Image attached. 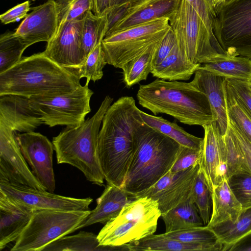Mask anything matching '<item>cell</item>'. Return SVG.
Returning a JSON list of instances; mask_svg holds the SVG:
<instances>
[{
    "instance_id": "obj_1",
    "label": "cell",
    "mask_w": 251,
    "mask_h": 251,
    "mask_svg": "<svg viewBox=\"0 0 251 251\" xmlns=\"http://www.w3.org/2000/svg\"><path fill=\"white\" fill-rule=\"evenodd\" d=\"M143 122L132 97H122L109 107L98 139L99 159L105 177L126 176L133 153L134 135Z\"/></svg>"
},
{
    "instance_id": "obj_2",
    "label": "cell",
    "mask_w": 251,
    "mask_h": 251,
    "mask_svg": "<svg viewBox=\"0 0 251 251\" xmlns=\"http://www.w3.org/2000/svg\"><path fill=\"white\" fill-rule=\"evenodd\" d=\"M73 69L58 65L44 51L22 58L0 74V96L47 97L74 91L81 85Z\"/></svg>"
},
{
    "instance_id": "obj_3",
    "label": "cell",
    "mask_w": 251,
    "mask_h": 251,
    "mask_svg": "<svg viewBox=\"0 0 251 251\" xmlns=\"http://www.w3.org/2000/svg\"><path fill=\"white\" fill-rule=\"evenodd\" d=\"M138 103L154 115H169L184 124L201 126L216 121L207 96L191 82L166 81L157 78L140 85Z\"/></svg>"
},
{
    "instance_id": "obj_4",
    "label": "cell",
    "mask_w": 251,
    "mask_h": 251,
    "mask_svg": "<svg viewBox=\"0 0 251 251\" xmlns=\"http://www.w3.org/2000/svg\"><path fill=\"white\" fill-rule=\"evenodd\" d=\"M181 145L143 122L134 138V150L121 188L133 196L152 186L173 166Z\"/></svg>"
},
{
    "instance_id": "obj_5",
    "label": "cell",
    "mask_w": 251,
    "mask_h": 251,
    "mask_svg": "<svg viewBox=\"0 0 251 251\" xmlns=\"http://www.w3.org/2000/svg\"><path fill=\"white\" fill-rule=\"evenodd\" d=\"M113 99L106 96L98 110L80 125L67 127L53 138L58 164H68L81 171L87 180L103 186L104 176L98 156L100 126Z\"/></svg>"
},
{
    "instance_id": "obj_6",
    "label": "cell",
    "mask_w": 251,
    "mask_h": 251,
    "mask_svg": "<svg viewBox=\"0 0 251 251\" xmlns=\"http://www.w3.org/2000/svg\"><path fill=\"white\" fill-rule=\"evenodd\" d=\"M179 51L188 63L204 64L229 57L212 41L204 23L186 0L169 18Z\"/></svg>"
},
{
    "instance_id": "obj_7",
    "label": "cell",
    "mask_w": 251,
    "mask_h": 251,
    "mask_svg": "<svg viewBox=\"0 0 251 251\" xmlns=\"http://www.w3.org/2000/svg\"><path fill=\"white\" fill-rule=\"evenodd\" d=\"M160 216L157 201L146 197L136 198L105 223L97 235L100 244L121 246L153 234Z\"/></svg>"
},
{
    "instance_id": "obj_8",
    "label": "cell",
    "mask_w": 251,
    "mask_h": 251,
    "mask_svg": "<svg viewBox=\"0 0 251 251\" xmlns=\"http://www.w3.org/2000/svg\"><path fill=\"white\" fill-rule=\"evenodd\" d=\"M91 212L62 210H35L11 251H42L49 244L76 231Z\"/></svg>"
},
{
    "instance_id": "obj_9",
    "label": "cell",
    "mask_w": 251,
    "mask_h": 251,
    "mask_svg": "<svg viewBox=\"0 0 251 251\" xmlns=\"http://www.w3.org/2000/svg\"><path fill=\"white\" fill-rule=\"evenodd\" d=\"M171 28L169 19L162 18L106 35L102 47L107 63L122 69L162 40Z\"/></svg>"
},
{
    "instance_id": "obj_10",
    "label": "cell",
    "mask_w": 251,
    "mask_h": 251,
    "mask_svg": "<svg viewBox=\"0 0 251 251\" xmlns=\"http://www.w3.org/2000/svg\"><path fill=\"white\" fill-rule=\"evenodd\" d=\"M213 31L229 57L251 58V0L226 1L216 14Z\"/></svg>"
},
{
    "instance_id": "obj_11",
    "label": "cell",
    "mask_w": 251,
    "mask_h": 251,
    "mask_svg": "<svg viewBox=\"0 0 251 251\" xmlns=\"http://www.w3.org/2000/svg\"><path fill=\"white\" fill-rule=\"evenodd\" d=\"M93 94L85 84L70 93L29 100L44 124L50 127H73L85 121L86 116L91 111L90 100Z\"/></svg>"
},
{
    "instance_id": "obj_12",
    "label": "cell",
    "mask_w": 251,
    "mask_h": 251,
    "mask_svg": "<svg viewBox=\"0 0 251 251\" xmlns=\"http://www.w3.org/2000/svg\"><path fill=\"white\" fill-rule=\"evenodd\" d=\"M200 169L197 164L185 170L169 171L154 185L134 197H148L157 201L161 215L190 199Z\"/></svg>"
},
{
    "instance_id": "obj_13",
    "label": "cell",
    "mask_w": 251,
    "mask_h": 251,
    "mask_svg": "<svg viewBox=\"0 0 251 251\" xmlns=\"http://www.w3.org/2000/svg\"><path fill=\"white\" fill-rule=\"evenodd\" d=\"M15 133L0 124V181L46 190L28 166Z\"/></svg>"
},
{
    "instance_id": "obj_14",
    "label": "cell",
    "mask_w": 251,
    "mask_h": 251,
    "mask_svg": "<svg viewBox=\"0 0 251 251\" xmlns=\"http://www.w3.org/2000/svg\"><path fill=\"white\" fill-rule=\"evenodd\" d=\"M0 191L34 210H88L89 205L93 201V199L90 197L78 199L63 196L47 190H42L5 181H0Z\"/></svg>"
},
{
    "instance_id": "obj_15",
    "label": "cell",
    "mask_w": 251,
    "mask_h": 251,
    "mask_svg": "<svg viewBox=\"0 0 251 251\" xmlns=\"http://www.w3.org/2000/svg\"><path fill=\"white\" fill-rule=\"evenodd\" d=\"M16 138L34 175L47 191L53 193L55 180L52 143L45 135L34 131L17 133Z\"/></svg>"
},
{
    "instance_id": "obj_16",
    "label": "cell",
    "mask_w": 251,
    "mask_h": 251,
    "mask_svg": "<svg viewBox=\"0 0 251 251\" xmlns=\"http://www.w3.org/2000/svg\"><path fill=\"white\" fill-rule=\"evenodd\" d=\"M84 16L65 23L47 43L45 54L61 66L75 69L84 62L81 37Z\"/></svg>"
},
{
    "instance_id": "obj_17",
    "label": "cell",
    "mask_w": 251,
    "mask_h": 251,
    "mask_svg": "<svg viewBox=\"0 0 251 251\" xmlns=\"http://www.w3.org/2000/svg\"><path fill=\"white\" fill-rule=\"evenodd\" d=\"M203 142L199 162L200 171L205 178L211 193L225 179H227L224 136L215 123L203 126Z\"/></svg>"
},
{
    "instance_id": "obj_18",
    "label": "cell",
    "mask_w": 251,
    "mask_h": 251,
    "mask_svg": "<svg viewBox=\"0 0 251 251\" xmlns=\"http://www.w3.org/2000/svg\"><path fill=\"white\" fill-rule=\"evenodd\" d=\"M58 26L56 2L50 0L32 8L14 33L28 48L38 42H49L56 33Z\"/></svg>"
},
{
    "instance_id": "obj_19",
    "label": "cell",
    "mask_w": 251,
    "mask_h": 251,
    "mask_svg": "<svg viewBox=\"0 0 251 251\" xmlns=\"http://www.w3.org/2000/svg\"><path fill=\"white\" fill-rule=\"evenodd\" d=\"M0 124L24 133L34 131L44 123L28 98L6 95L0 96Z\"/></svg>"
},
{
    "instance_id": "obj_20",
    "label": "cell",
    "mask_w": 251,
    "mask_h": 251,
    "mask_svg": "<svg viewBox=\"0 0 251 251\" xmlns=\"http://www.w3.org/2000/svg\"><path fill=\"white\" fill-rule=\"evenodd\" d=\"M226 78L215 75L201 66L194 74L192 84L207 97L216 118L215 124L224 136L228 128V114L225 97Z\"/></svg>"
},
{
    "instance_id": "obj_21",
    "label": "cell",
    "mask_w": 251,
    "mask_h": 251,
    "mask_svg": "<svg viewBox=\"0 0 251 251\" xmlns=\"http://www.w3.org/2000/svg\"><path fill=\"white\" fill-rule=\"evenodd\" d=\"M180 1L181 0H131L124 17L106 35L162 18L169 19L177 10Z\"/></svg>"
},
{
    "instance_id": "obj_22",
    "label": "cell",
    "mask_w": 251,
    "mask_h": 251,
    "mask_svg": "<svg viewBox=\"0 0 251 251\" xmlns=\"http://www.w3.org/2000/svg\"><path fill=\"white\" fill-rule=\"evenodd\" d=\"M34 211L0 191V250L17 240Z\"/></svg>"
},
{
    "instance_id": "obj_23",
    "label": "cell",
    "mask_w": 251,
    "mask_h": 251,
    "mask_svg": "<svg viewBox=\"0 0 251 251\" xmlns=\"http://www.w3.org/2000/svg\"><path fill=\"white\" fill-rule=\"evenodd\" d=\"M135 199L121 188L107 184L102 194L97 199L96 208L91 211L76 230L97 223H106L117 216L126 204Z\"/></svg>"
},
{
    "instance_id": "obj_24",
    "label": "cell",
    "mask_w": 251,
    "mask_h": 251,
    "mask_svg": "<svg viewBox=\"0 0 251 251\" xmlns=\"http://www.w3.org/2000/svg\"><path fill=\"white\" fill-rule=\"evenodd\" d=\"M212 211L206 225L213 228L226 223H235L243 209L228 184L227 179L222 181L211 192Z\"/></svg>"
},
{
    "instance_id": "obj_25",
    "label": "cell",
    "mask_w": 251,
    "mask_h": 251,
    "mask_svg": "<svg viewBox=\"0 0 251 251\" xmlns=\"http://www.w3.org/2000/svg\"><path fill=\"white\" fill-rule=\"evenodd\" d=\"M130 251H223L220 242L212 244H190L166 236L164 234H151L128 244Z\"/></svg>"
},
{
    "instance_id": "obj_26",
    "label": "cell",
    "mask_w": 251,
    "mask_h": 251,
    "mask_svg": "<svg viewBox=\"0 0 251 251\" xmlns=\"http://www.w3.org/2000/svg\"><path fill=\"white\" fill-rule=\"evenodd\" d=\"M130 251L128 244L121 246L100 245L95 234L80 231L64 236L47 245L42 251Z\"/></svg>"
},
{
    "instance_id": "obj_27",
    "label": "cell",
    "mask_w": 251,
    "mask_h": 251,
    "mask_svg": "<svg viewBox=\"0 0 251 251\" xmlns=\"http://www.w3.org/2000/svg\"><path fill=\"white\" fill-rule=\"evenodd\" d=\"M201 65L186 62L181 55L177 44L163 61L152 68L151 74L157 78L165 80H187Z\"/></svg>"
},
{
    "instance_id": "obj_28",
    "label": "cell",
    "mask_w": 251,
    "mask_h": 251,
    "mask_svg": "<svg viewBox=\"0 0 251 251\" xmlns=\"http://www.w3.org/2000/svg\"><path fill=\"white\" fill-rule=\"evenodd\" d=\"M140 115L145 124L169 136L180 145L198 151L201 150L203 138L188 133L176 124L162 117L153 116L141 110Z\"/></svg>"
},
{
    "instance_id": "obj_29",
    "label": "cell",
    "mask_w": 251,
    "mask_h": 251,
    "mask_svg": "<svg viewBox=\"0 0 251 251\" xmlns=\"http://www.w3.org/2000/svg\"><path fill=\"white\" fill-rule=\"evenodd\" d=\"M161 217L165 225V232L204 226L191 198L162 214Z\"/></svg>"
},
{
    "instance_id": "obj_30",
    "label": "cell",
    "mask_w": 251,
    "mask_h": 251,
    "mask_svg": "<svg viewBox=\"0 0 251 251\" xmlns=\"http://www.w3.org/2000/svg\"><path fill=\"white\" fill-rule=\"evenodd\" d=\"M212 229L223 245V251H232L241 241L251 235V208L244 210L235 223H226Z\"/></svg>"
},
{
    "instance_id": "obj_31",
    "label": "cell",
    "mask_w": 251,
    "mask_h": 251,
    "mask_svg": "<svg viewBox=\"0 0 251 251\" xmlns=\"http://www.w3.org/2000/svg\"><path fill=\"white\" fill-rule=\"evenodd\" d=\"M202 64V68L226 78L251 81V58L242 56L227 57Z\"/></svg>"
},
{
    "instance_id": "obj_32",
    "label": "cell",
    "mask_w": 251,
    "mask_h": 251,
    "mask_svg": "<svg viewBox=\"0 0 251 251\" xmlns=\"http://www.w3.org/2000/svg\"><path fill=\"white\" fill-rule=\"evenodd\" d=\"M107 24L106 13L97 15L92 11H89L85 14L81 37V50L84 61L93 49L102 42L106 35Z\"/></svg>"
},
{
    "instance_id": "obj_33",
    "label": "cell",
    "mask_w": 251,
    "mask_h": 251,
    "mask_svg": "<svg viewBox=\"0 0 251 251\" xmlns=\"http://www.w3.org/2000/svg\"><path fill=\"white\" fill-rule=\"evenodd\" d=\"M161 41L151 46L122 68L123 81L127 87L129 88L147 78L149 74L151 73L154 53Z\"/></svg>"
},
{
    "instance_id": "obj_34",
    "label": "cell",
    "mask_w": 251,
    "mask_h": 251,
    "mask_svg": "<svg viewBox=\"0 0 251 251\" xmlns=\"http://www.w3.org/2000/svg\"><path fill=\"white\" fill-rule=\"evenodd\" d=\"M225 91L228 118L251 141V116L234 95L226 79L225 83Z\"/></svg>"
},
{
    "instance_id": "obj_35",
    "label": "cell",
    "mask_w": 251,
    "mask_h": 251,
    "mask_svg": "<svg viewBox=\"0 0 251 251\" xmlns=\"http://www.w3.org/2000/svg\"><path fill=\"white\" fill-rule=\"evenodd\" d=\"M26 48L14 32H6L1 34L0 36V74L19 62Z\"/></svg>"
},
{
    "instance_id": "obj_36",
    "label": "cell",
    "mask_w": 251,
    "mask_h": 251,
    "mask_svg": "<svg viewBox=\"0 0 251 251\" xmlns=\"http://www.w3.org/2000/svg\"><path fill=\"white\" fill-rule=\"evenodd\" d=\"M106 64L101 42L93 49L80 66L73 70L80 79L86 78L85 84L88 85L90 81L95 82L102 77Z\"/></svg>"
},
{
    "instance_id": "obj_37",
    "label": "cell",
    "mask_w": 251,
    "mask_h": 251,
    "mask_svg": "<svg viewBox=\"0 0 251 251\" xmlns=\"http://www.w3.org/2000/svg\"><path fill=\"white\" fill-rule=\"evenodd\" d=\"M58 15L57 30L65 23L83 17L89 11L93 12L94 0H54Z\"/></svg>"
},
{
    "instance_id": "obj_38",
    "label": "cell",
    "mask_w": 251,
    "mask_h": 251,
    "mask_svg": "<svg viewBox=\"0 0 251 251\" xmlns=\"http://www.w3.org/2000/svg\"><path fill=\"white\" fill-rule=\"evenodd\" d=\"M174 239L190 244H212L220 242L213 230L204 226L163 233Z\"/></svg>"
},
{
    "instance_id": "obj_39",
    "label": "cell",
    "mask_w": 251,
    "mask_h": 251,
    "mask_svg": "<svg viewBox=\"0 0 251 251\" xmlns=\"http://www.w3.org/2000/svg\"><path fill=\"white\" fill-rule=\"evenodd\" d=\"M191 198L197 207L204 225L206 226L211 217V193L207 185L204 176L200 169Z\"/></svg>"
},
{
    "instance_id": "obj_40",
    "label": "cell",
    "mask_w": 251,
    "mask_h": 251,
    "mask_svg": "<svg viewBox=\"0 0 251 251\" xmlns=\"http://www.w3.org/2000/svg\"><path fill=\"white\" fill-rule=\"evenodd\" d=\"M227 181L243 210L251 208V174L240 171L228 177Z\"/></svg>"
},
{
    "instance_id": "obj_41",
    "label": "cell",
    "mask_w": 251,
    "mask_h": 251,
    "mask_svg": "<svg viewBox=\"0 0 251 251\" xmlns=\"http://www.w3.org/2000/svg\"><path fill=\"white\" fill-rule=\"evenodd\" d=\"M224 141L228 179L237 172L246 171L239 148L228 128L224 135Z\"/></svg>"
},
{
    "instance_id": "obj_42",
    "label": "cell",
    "mask_w": 251,
    "mask_h": 251,
    "mask_svg": "<svg viewBox=\"0 0 251 251\" xmlns=\"http://www.w3.org/2000/svg\"><path fill=\"white\" fill-rule=\"evenodd\" d=\"M186 0L193 7L204 23L213 42L216 45L221 46L213 31L216 15L212 7L213 0Z\"/></svg>"
},
{
    "instance_id": "obj_43",
    "label": "cell",
    "mask_w": 251,
    "mask_h": 251,
    "mask_svg": "<svg viewBox=\"0 0 251 251\" xmlns=\"http://www.w3.org/2000/svg\"><path fill=\"white\" fill-rule=\"evenodd\" d=\"M228 128L240 151L245 170L251 174V141L229 119Z\"/></svg>"
},
{
    "instance_id": "obj_44",
    "label": "cell",
    "mask_w": 251,
    "mask_h": 251,
    "mask_svg": "<svg viewBox=\"0 0 251 251\" xmlns=\"http://www.w3.org/2000/svg\"><path fill=\"white\" fill-rule=\"evenodd\" d=\"M201 150L198 151L186 147H181L179 154L170 170L172 172H179L199 164Z\"/></svg>"
},
{
    "instance_id": "obj_45",
    "label": "cell",
    "mask_w": 251,
    "mask_h": 251,
    "mask_svg": "<svg viewBox=\"0 0 251 251\" xmlns=\"http://www.w3.org/2000/svg\"><path fill=\"white\" fill-rule=\"evenodd\" d=\"M176 34L172 28L168 31L156 49L152 61V68L164 60L177 45Z\"/></svg>"
},
{
    "instance_id": "obj_46",
    "label": "cell",
    "mask_w": 251,
    "mask_h": 251,
    "mask_svg": "<svg viewBox=\"0 0 251 251\" xmlns=\"http://www.w3.org/2000/svg\"><path fill=\"white\" fill-rule=\"evenodd\" d=\"M234 95L251 116V90L248 82L226 78Z\"/></svg>"
},
{
    "instance_id": "obj_47",
    "label": "cell",
    "mask_w": 251,
    "mask_h": 251,
    "mask_svg": "<svg viewBox=\"0 0 251 251\" xmlns=\"http://www.w3.org/2000/svg\"><path fill=\"white\" fill-rule=\"evenodd\" d=\"M29 0L18 4L2 13L0 16L1 23L7 25L15 22L19 19L25 18L30 10Z\"/></svg>"
},
{
    "instance_id": "obj_48",
    "label": "cell",
    "mask_w": 251,
    "mask_h": 251,
    "mask_svg": "<svg viewBox=\"0 0 251 251\" xmlns=\"http://www.w3.org/2000/svg\"><path fill=\"white\" fill-rule=\"evenodd\" d=\"M130 0L115 6L105 13L108 21L107 29L105 36L110 32L114 26L124 17L129 5Z\"/></svg>"
},
{
    "instance_id": "obj_49",
    "label": "cell",
    "mask_w": 251,
    "mask_h": 251,
    "mask_svg": "<svg viewBox=\"0 0 251 251\" xmlns=\"http://www.w3.org/2000/svg\"><path fill=\"white\" fill-rule=\"evenodd\" d=\"M130 0H103L101 15L105 13L112 7Z\"/></svg>"
},
{
    "instance_id": "obj_50",
    "label": "cell",
    "mask_w": 251,
    "mask_h": 251,
    "mask_svg": "<svg viewBox=\"0 0 251 251\" xmlns=\"http://www.w3.org/2000/svg\"><path fill=\"white\" fill-rule=\"evenodd\" d=\"M103 0H94V8L93 12L97 15H100L102 13Z\"/></svg>"
},
{
    "instance_id": "obj_51",
    "label": "cell",
    "mask_w": 251,
    "mask_h": 251,
    "mask_svg": "<svg viewBox=\"0 0 251 251\" xmlns=\"http://www.w3.org/2000/svg\"><path fill=\"white\" fill-rule=\"evenodd\" d=\"M226 2V0H213L212 7L216 14L218 13L221 7Z\"/></svg>"
},
{
    "instance_id": "obj_52",
    "label": "cell",
    "mask_w": 251,
    "mask_h": 251,
    "mask_svg": "<svg viewBox=\"0 0 251 251\" xmlns=\"http://www.w3.org/2000/svg\"><path fill=\"white\" fill-rule=\"evenodd\" d=\"M233 251H251V244L244 247L236 248Z\"/></svg>"
},
{
    "instance_id": "obj_53",
    "label": "cell",
    "mask_w": 251,
    "mask_h": 251,
    "mask_svg": "<svg viewBox=\"0 0 251 251\" xmlns=\"http://www.w3.org/2000/svg\"><path fill=\"white\" fill-rule=\"evenodd\" d=\"M248 85H249V86L250 89L251 90V82H248Z\"/></svg>"
},
{
    "instance_id": "obj_54",
    "label": "cell",
    "mask_w": 251,
    "mask_h": 251,
    "mask_svg": "<svg viewBox=\"0 0 251 251\" xmlns=\"http://www.w3.org/2000/svg\"></svg>"
},
{
    "instance_id": "obj_55",
    "label": "cell",
    "mask_w": 251,
    "mask_h": 251,
    "mask_svg": "<svg viewBox=\"0 0 251 251\" xmlns=\"http://www.w3.org/2000/svg\"></svg>"
}]
</instances>
